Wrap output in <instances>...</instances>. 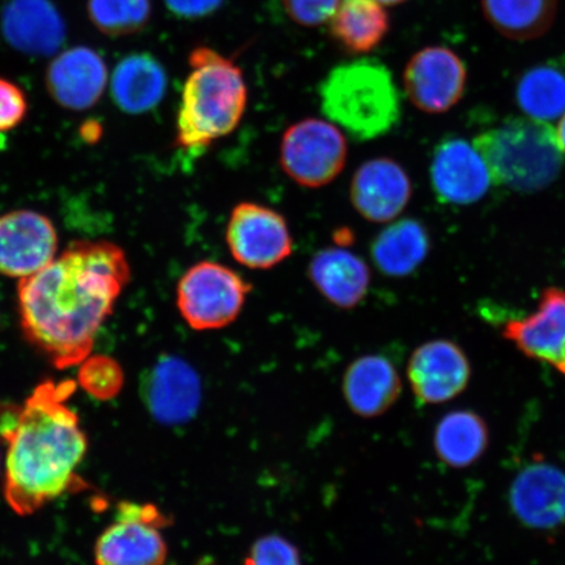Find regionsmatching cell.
<instances>
[{"mask_svg": "<svg viewBox=\"0 0 565 565\" xmlns=\"http://www.w3.org/2000/svg\"><path fill=\"white\" fill-rule=\"evenodd\" d=\"M321 110L358 141L385 137L398 125L401 96L391 71L376 60L343 63L320 86Z\"/></svg>", "mask_w": 565, "mask_h": 565, "instance_id": "4", "label": "cell"}, {"mask_svg": "<svg viewBox=\"0 0 565 565\" xmlns=\"http://www.w3.org/2000/svg\"><path fill=\"white\" fill-rule=\"evenodd\" d=\"M465 63L450 49L430 46L407 63L404 86L409 102L428 115H441L461 100L466 87Z\"/></svg>", "mask_w": 565, "mask_h": 565, "instance_id": "10", "label": "cell"}, {"mask_svg": "<svg viewBox=\"0 0 565 565\" xmlns=\"http://www.w3.org/2000/svg\"><path fill=\"white\" fill-rule=\"evenodd\" d=\"M223 0H166L168 10L181 19H201L211 15Z\"/></svg>", "mask_w": 565, "mask_h": 565, "instance_id": "33", "label": "cell"}, {"mask_svg": "<svg viewBox=\"0 0 565 565\" xmlns=\"http://www.w3.org/2000/svg\"><path fill=\"white\" fill-rule=\"evenodd\" d=\"M28 102L23 89L6 79H0V132L15 129L24 121Z\"/></svg>", "mask_w": 565, "mask_h": 565, "instance_id": "32", "label": "cell"}, {"mask_svg": "<svg viewBox=\"0 0 565 565\" xmlns=\"http://www.w3.org/2000/svg\"><path fill=\"white\" fill-rule=\"evenodd\" d=\"M108 84L103 56L86 46L55 56L46 71V87L55 103L71 110H86L100 100Z\"/></svg>", "mask_w": 565, "mask_h": 565, "instance_id": "17", "label": "cell"}, {"mask_svg": "<svg viewBox=\"0 0 565 565\" xmlns=\"http://www.w3.org/2000/svg\"><path fill=\"white\" fill-rule=\"evenodd\" d=\"M376 2L383 6H397L406 2V0H376Z\"/></svg>", "mask_w": 565, "mask_h": 565, "instance_id": "35", "label": "cell"}, {"mask_svg": "<svg viewBox=\"0 0 565 565\" xmlns=\"http://www.w3.org/2000/svg\"><path fill=\"white\" fill-rule=\"evenodd\" d=\"M253 287L231 267L202 260L182 275L177 286V308L196 331L230 327L242 315Z\"/></svg>", "mask_w": 565, "mask_h": 565, "instance_id": "6", "label": "cell"}, {"mask_svg": "<svg viewBox=\"0 0 565 565\" xmlns=\"http://www.w3.org/2000/svg\"><path fill=\"white\" fill-rule=\"evenodd\" d=\"M426 227L415 218L394 222L374 238L371 256L377 270L391 278H404L413 274L429 253Z\"/></svg>", "mask_w": 565, "mask_h": 565, "instance_id": "23", "label": "cell"}, {"mask_svg": "<svg viewBox=\"0 0 565 565\" xmlns=\"http://www.w3.org/2000/svg\"><path fill=\"white\" fill-rule=\"evenodd\" d=\"M58 235L39 212L19 210L0 216V274L24 279L55 258Z\"/></svg>", "mask_w": 565, "mask_h": 565, "instance_id": "11", "label": "cell"}, {"mask_svg": "<svg viewBox=\"0 0 565 565\" xmlns=\"http://www.w3.org/2000/svg\"><path fill=\"white\" fill-rule=\"evenodd\" d=\"M515 98L527 117L546 122L561 118L565 113V74L554 66L534 67L521 77Z\"/></svg>", "mask_w": 565, "mask_h": 565, "instance_id": "27", "label": "cell"}, {"mask_svg": "<svg viewBox=\"0 0 565 565\" xmlns=\"http://www.w3.org/2000/svg\"><path fill=\"white\" fill-rule=\"evenodd\" d=\"M412 180L404 167L388 158L363 162L352 177L350 198L358 214L371 223H392L407 207Z\"/></svg>", "mask_w": 565, "mask_h": 565, "instance_id": "15", "label": "cell"}, {"mask_svg": "<svg viewBox=\"0 0 565 565\" xmlns=\"http://www.w3.org/2000/svg\"><path fill=\"white\" fill-rule=\"evenodd\" d=\"M167 515L152 504L124 501L116 521L98 536L95 547L97 565H164L168 547L161 530Z\"/></svg>", "mask_w": 565, "mask_h": 565, "instance_id": "8", "label": "cell"}, {"mask_svg": "<svg viewBox=\"0 0 565 565\" xmlns=\"http://www.w3.org/2000/svg\"><path fill=\"white\" fill-rule=\"evenodd\" d=\"M168 88L164 66L148 53L127 55L111 76V97L129 115H143L162 102Z\"/></svg>", "mask_w": 565, "mask_h": 565, "instance_id": "22", "label": "cell"}, {"mask_svg": "<svg viewBox=\"0 0 565 565\" xmlns=\"http://www.w3.org/2000/svg\"><path fill=\"white\" fill-rule=\"evenodd\" d=\"M429 174L437 200L455 206L477 203L493 183L482 154L461 138L444 139L436 147Z\"/></svg>", "mask_w": 565, "mask_h": 565, "instance_id": "12", "label": "cell"}, {"mask_svg": "<svg viewBox=\"0 0 565 565\" xmlns=\"http://www.w3.org/2000/svg\"><path fill=\"white\" fill-rule=\"evenodd\" d=\"M141 397L154 419L179 426L192 420L200 408L201 379L185 360L161 356L143 377Z\"/></svg>", "mask_w": 565, "mask_h": 565, "instance_id": "14", "label": "cell"}, {"mask_svg": "<svg viewBox=\"0 0 565 565\" xmlns=\"http://www.w3.org/2000/svg\"><path fill=\"white\" fill-rule=\"evenodd\" d=\"M189 65L175 143L200 153L237 129L247 106V87L242 68L210 47H196Z\"/></svg>", "mask_w": 565, "mask_h": 565, "instance_id": "3", "label": "cell"}, {"mask_svg": "<svg viewBox=\"0 0 565 565\" xmlns=\"http://www.w3.org/2000/svg\"><path fill=\"white\" fill-rule=\"evenodd\" d=\"M308 275L317 291L333 306L351 309L369 294L371 270L362 258L343 247H327L315 254Z\"/></svg>", "mask_w": 565, "mask_h": 565, "instance_id": "20", "label": "cell"}, {"mask_svg": "<svg viewBox=\"0 0 565 565\" xmlns=\"http://www.w3.org/2000/svg\"><path fill=\"white\" fill-rule=\"evenodd\" d=\"M391 19L376 0H341L330 19V33L350 54L371 53L386 38Z\"/></svg>", "mask_w": 565, "mask_h": 565, "instance_id": "24", "label": "cell"}, {"mask_svg": "<svg viewBox=\"0 0 565 565\" xmlns=\"http://www.w3.org/2000/svg\"><path fill=\"white\" fill-rule=\"evenodd\" d=\"M79 383L97 399H110L121 391L124 373L115 359L88 356L82 363Z\"/></svg>", "mask_w": 565, "mask_h": 565, "instance_id": "29", "label": "cell"}, {"mask_svg": "<svg viewBox=\"0 0 565 565\" xmlns=\"http://www.w3.org/2000/svg\"><path fill=\"white\" fill-rule=\"evenodd\" d=\"M513 512L529 527L551 530L565 522V475L555 466L533 463L514 479Z\"/></svg>", "mask_w": 565, "mask_h": 565, "instance_id": "18", "label": "cell"}, {"mask_svg": "<svg viewBox=\"0 0 565 565\" xmlns=\"http://www.w3.org/2000/svg\"><path fill=\"white\" fill-rule=\"evenodd\" d=\"M494 185L532 194L561 174L564 153L553 126L532 117L508 118L475 139Z\"/></svg>", "mask_w": 565, "mask_h": 565, "instance_id": "5", "label": "cell"}, {"mask_svg": "<svg viewBox=\"0 0 565 565\" xmlns=\"http://www.w3.org/2000/svg\"><path fill=\"white\" fill-rule=\"evenodd\" d=\"M73 381H44L17 413L0 414L7 443L4 497L13 512L28 515L66 492L87 454L79 416L67 405Z\"/></svg>", "mask_w": 565, "mask_h": 565, "instance_id": "2", "label": "cell"}, {"mask_svg": "<svg viewBox=\"0 0 565 565\" xmlns=\"http://www.w3.org/2000/svg\"><path fill=\"white\" fill-rule=\"evenodd\" d=\"M490 443L489 427L475 412L458 409L444 416L437 424L434 445L436 455L445 465L465 469L484 455Z\"/></svg>", "mask_w": 565, "mask_h": 565, "instance_id": "25", "label": "cell"}, {"mask_svg": "<svg viewBox=\"0 0 565 565\" xmlns=\"http://www.w3.org/2000/svg\"><path fill=\"white\" fill-rule=\"evenodd\" d=\"M407 376L416 399L424 405H440L465 392L470 383L471 365L458 344L436 339L413 352Z\"/></svg>", "mask_w": 565, "mask_h": 565, "instance_id": "13", "label": "cell"}, {"mask_svg": "<svg viewBox=\"0 0 565 565\" xmlns=\"http://www.w3.org/2000/svg\"><path fill=\"white\" fill-rule=\"evenodd\" d=\"M483 15L504 38L529 41L553 26L559 0H480Z\"/></svg>", "mask_w": 565, "mask_h": 565, "instance_id": "26", "label": "cell"}, {"mask_svg": "<svg viewBox=\"0 0 565 565\" xmlns=\"http://www.w3.org/2000/svg\"><path fill=\"white\" fill-rule=\"evenodd\" d=\"M130 278L121 247L108 242L70 244L42 270L20 279L24 335L56 369L82 364Z\"/></svg>", "mask_w": 565, "mask_h": 565, "instance_id": "1", "label": "cell"}, {"mask_svg": "<svg viewBox=\"0 0 565 565\" xmlns=\"http://www.w3.org/2000/svg\"><path fill=\"white\" fill-rule=\"evenodd\" d=\"M348 157V139L333 122L307 118L282 134L281 169L302 188L329 185L342 173Z\"/></svg>", "mask_w": 565, "mask_h": 565, "instance_id": "7", "label": "cell"}, {"mask_svg": "<svg viewBox=\"0 0 565 565\" xmlns=\"http://www.w3.org/2000/svg\"><path fill=\"white\" fill-rule=\"evenodd\" d=\"M246 565H301L299 550L278 534H268L254 543Z\"/></svg>", "mask_w": 565, "mask_h": 565, "instance_id": "30", "label": "cell"}, {"mask_svg": "<svg viewBox=\"0 0 565 565\" xmlns=\"http://www.w3.org/2000/svg\"><path fill=\"white\" fill-rule=\"evenodd\" d=\"M402 381L391 360L365 355L353 362L343 379L349 407L362 418H376L399 398Z\"/></svg>", "mask_w": 565, "mask_h": 565, "instance_id": "21", "label": "cell"}, {"mask_svg": "<svg viewBox=\"0 0 565 565\" xmlns=\"http://www.w3.org/2000/svg\"><path fill=\"white\" fill-rule=\"evenodd\" d=\"M87 10L97 30L111 38L143 30L152 15L151 0H88Z\"/></svg>", "mask_w": 565, "mask_h": 565, "instance_id": "28", "label": "cell"}, {"mask_svg": "<svg viewBox=\"0 0 565 565\" xmlns=\"http://www.w3.org/2000/svg\"><path fill=\"white\" fill-rule=\"evenodd\" d=\"M503 335L525 356L565 376V289H545L535 312L508 322Z\"/></svg>", "mask_w": 565, "mask_h": 565, "instance_id": "16", "label": "cell"}, {"mask_svg": "<svg viewBox=\"0 0 565 565\" xmlns=\"http://www.w3.org/2000/svg\"><path fill=\"white\" fill-rule=\"evenodd\" d=\"M341 0H282V6L296 23L318 26L333 18Z\"/></svg>", "mask_w": 565, "mask_h": 565, "instance_id": "31", "label": "cell"}, {"mask_svg": "<svg viewBox=\"0 0 565 565\" xmlns=\"http://www.w3.org/2000/svg\"><path fill=\"white\" fill-rule=\"evenodd\" d=\"M557 143H559L562 152L565 154V113L559 119V124L555 129Z\"/></svg>", "mask_w": 565, "mask_h": 565, "instance_id": "34", "label": "cell"}, {"mask_svg": "<svg viewBox=\"0 0 565 565\" xmlns=\"http://www.w3.org/2000/svg\"><path fill=\"white\" fill-rule=\"evenodd\" d=\"M2 33L18 52L51 55L66 40V25L52 0H10L2 13Z\"/></svg>", "mask_w": 565, "mask_h": 565, "instance_id": "19", "label": "cell"}, {"mask_svg": "<svg viewBox=\"0 0 565 565\" xmlns=\"http://www.w3.org/2000/svg\"><path fill=\"white\" fill-rule=\"evenodd\" d=\"M225 242L232 257L252 270L278 266L294 252V238L286 217L253 202L238 203L232 210Z\"/></svg>", "mask_w": 565, "mask_h": 565, "instance_id": "9", "label": "cell"}]
</instances>
